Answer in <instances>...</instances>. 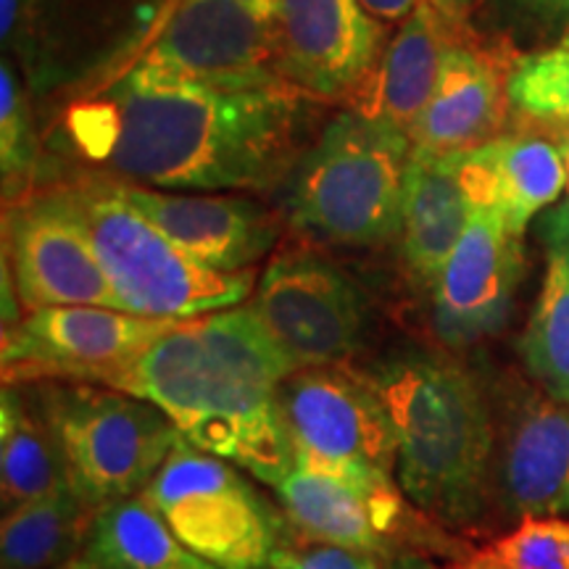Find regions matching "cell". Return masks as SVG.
<instances>
[{"label":"cell","mask_w":569,"mask_h":569,"mask_svg":"<svg viewBox=\"0 0 569 569\" xmlns=\"http://www.w3.org/2000/svg\"><path fill=\"white\" fill-rule=\"evenodd\" d=\"M559 151H561V159H565V169H567V193H569V132L565 134V138H561Z\"/></svg>","instance_id":"32"},{"label":"cell","mask_w":569,"mask_h":569,"mask_svg":"<svg viewBox=\"0 0 569 569\" xmlns=\"http://www.w3.org/2000/svg\"><path fill=\"white\" fill-rule=\"evenodd\" d=\"M280 411L298 467L393 480V427L369 375L346 365L298 369L280 386Z\"/></svg>","instance_id":"8"},{"label":"cell","mask_w":569,"mask_h":569,"mask_svg":"<svg viewBox=\"0 0 569 569\" xmlns=\"http://www.w3.org/2000/svg\"><path fill=\"white\" fill-rule=\"evenodd\" d=\"M451 569H569V517L519 519L515 530L467 553Z\"/></svg>","instance_id":"26"},{"label":"cell","mask_w":569,"mask_h":569,"mask_svg":"<svg viewBox=\"0 0 569 569\" xmlns=\"http://www.w3.org/2000/svg\"><path fill=\"white\" fill-rule=\"evenodd\" d=\"M457 32L459 27L448 24L436 6L425 0L409 19L401 21L369 80L351 98L353 111L382 119L411 134L430 103L446 48Z\"/></svg>","instance_id":"20"},{"label":"cell","mask_w":569,"mask_h":569,"mask_svg":"<svg viewBox=\"0 0 569 569\" xmlns=\"http://www.w3.org/2000/svg\"><path fill=\"white\" fill-rule=\"evenodd\" d=\"M38 169V138L32 111L21 90L17 71L9 61L0 67V174H3V203L24 201Z\"/></svg>","instance_id":"28"},{"label":"cell","mask_w":569,"mask_h":569,"mask_svg":"<svg viewBox=\"0 0 569 569\" xmlns=\"http://www.w3.org/2000/svg\"><path fill=\"white\" fill-rule=\"evenodd\" d=\"M188 549L219 569H267L280 553V515L240 467L180 440L140 493Z\"/></svg>","instance_id":"7"},{"label":"cell","mask_w":569,"mask_h":569,"mask_svg":"<svg viewBox=\"0 0 569 569\" xmlns=\"http://www.w3.org/2000/svg\"><path fill=\"white\" fill-rule=\"evenodd\" d=\"M274 569H386L377 553L343 549V546L319 543L315 549L277 553Z\"/></svg>","instance_id":"29"},{"label":"cell","mask_w":569,"mask_h":569,"mask_svg":"<svg viewBox=\"0 0 569 569\" xmlns=\"http://www.w3.org/2000/svg\"><path fill=\"white\" fill-rule=\"evenodd\" d=\"M77 569H219L174 536L159 511L140 496L98 511Z\"/></svg>","instance_id":"23"},{"label":"cell","mask_w":569,"mask_h":569,"mask_svg":"<svg viewBox=\"0 0 569 569\" xmlns=\"http://www.w3.org/2000/svg\"><path fill=\"white\" fill-rule=\"evenodd\" d=\"M272 24L259 0H180L132 67L222 90L277 88Z\"/></svg>","instance_id":"9"},{"label":"cell","mask_w":569,"mask_h":569,"mask_svg":"<svg viewBox=\"0 0 569 569\" xmlns=\"http://www.w3.org/2000/svg\"><path fill=\"white\" fill-rule=\"evenodd\" d=\"M69 569H77V567H71V565H69Z\"/></svg>","instance_id":"35"},{"label":"cell","mask_w":569,"mask_h":569,"mask_svg":"<svg viewBox=\"0 0 569 569\" xmlns=\"http://www.w3.org/2000/svg\"><path fill=\"white\" fill-rule=\"evenodd\" d=\"M457 159L472 206L493 209L517 238L567 190L559 146L540 134H498Z\"/></svg>","instance_id":"19"},{"label":"cell","mask_w":569,"mask_h":569,"mask_svg":"<svg viewBox=\"0 0 569 569\" xmlns=\"http://www.w3.org/2000/svg\"><path fill=\"white\" fill-rule=\"evenodd\" d=\"M430 3L436 6L438 13L448 21V24L465 30L469 17L480 9L482 0H430Z\"/></svg>","instance_id":"31"},{"label":"cell","mask_w":569,"mask_h":569,"mask_svg":"<svg viewBox=\"0 0 569 569\" xmlns=\"http://www.w3.org/2000/svg\"><path fill=\"white\" fill-rule=\"evenodd\" d=\"M122 311L193 319L230 309L253 293V272H219L196 261L119 193L117 180L71 184Z\"/></svg>","instance_id":"5"},{"label":"cell","mask_w":569,"mask_h":569,"mask_svg":"<svg viewBox=\"0 0 569 569\" xmlns=\"http://www.w3.org/2000/svg\"><path fill=\"white\" fill-rule=\"evenodd\" d=\"M98 509L74 488H59L3 511L0 561L3 569H63L80 557Z\"/></svg>","instance_id":"24"},{"label":"cell","mask_w":569,"mask_h":569,"mask_svg":"<svg viewBox=\"0 0 569 569\" xmlns=\"http://www.w3.org/2000/svg\"><path fill=\"white\" fill-rule=\"evenodd\" d=\"M369 377L393 427L403 496L446 522L478 519L496 461V422L478 380L432 353L396 356Z\"/></svg>","instance_id":"3"},{"label":"cell","mask_w":569,"mask_h":569,"mask_svg":"<svg viewBox=\"0 0 569 569\" xmlns=\"http://www.w3.org/2000/svg\"><path fill=\"white\" fill-rule=\"evenodd\" d=\"M38 407L67 459L71 488L98 511L140 496L182 440L156 403L117 388L48 382Z\"/></svg>","instance_id":"6"},{"label":"cell","mask_w":569,"mask_h":569,"mask_svg":"<svg viewBox=\"0 0 569 569\" xmlns=\"http://www.w3.org/2000/svg\"><path fill=\"white\" fill-rule=\"evenodd\" d=\"M546 3H551V6H557V9L569 11V0H546Z\"/></svg>","instance_id":"33"},{"label":"cell","mask_w":569,"mask_h":569,"mask_svg":"<svg viewBox=\"0 0 569 569\" xmlns=\"http://www.w3.org/2000/svg\"><path fill=\"white\" fill-rule=\"evenodd\" d=\"M274 59L301 96L353 98L386 51V27L361 0H277Z\"/></svg>","instance_id":"13"},{"label":"cell","mask_w":569,"mask_h":569,"mask_svg":"<svg viewBox=\"0 0 569 569\" xmlns=\"http://www.w3.org/2000/svg\"><path fill=\"white\" fill-rule=\"evenodd\" d=\"M274 490L290 522L319 543L382 553L401 528L403 490L393 480H356L296 465Z\"/></svg>","instance_id":"18"},{"label":"cell","mask_w":569,"mask_h":569,"mask_svg":"<svg viewBox=\"0 0 569 569\" xmlns=\"http://www.w3.org/2000/svg\"><path fill=\"white\" fill-rule=\"evenodd\" d=\"M69 469L38 403H27L13 386L3 388L0 403V493L3 511L67 488Z\"/></svg>","instance_id":"25"},{"label":"cell","mask_w":569,"mask_h":569,"mask_svg":"<svg viewBox=\"0 0 569 569\" xmlns=\"http://www.w3.org/2000/svg\"><path fill=\"white\" fill-rule=\"evenodd\" d=\"M509 103L528 122L569 127V48H549L515 59Z\"/></svg>","instance_id":"27"},{"label":"cell","mask_w":569,"mask_h":569,"mask_svg":"<svg viewBox=\"0 0 569 569\" xmlns=\"http://www.w3.org/2000/svg\"><path fill=\"white\" fill-rule=\"evenodd\" d=\"M511 63L501 53L469 40L467 30L453 34L430 103L409 134L411 148L427 156H448L472 151L498 138L511 109Z\"/></svg>","instance_id":"17"},{"label":"cell","mask_w":569,"mask_h":569,"mask_svg":"<svg viewBox=\"0 0 569 569\" xmlns=\"http://www.w3.org/2000/svg\"><path fill=\"white\" fill-rule=\"evenodd\" d=\"M540 238L546 272L519 338V356L543 393L569 407V201L553 203L543 213Z\"/></svg>","instance_id":"22"},{"label":"cell","mask_w":569,"mask_h":569,"mask_svg":"<svg viewBox=\"0 0 569 569\" xmlns=\"http://www.w3.org/2000/svg\"><path fill=\"white\" fill-rule=\"evenodd\" d=\"M6 256L21 309L106 306L122 309L71 188L6 206Z\"/></svg>","instance_id":"12"},{"label":"cell","mask_w":569,"mask_h":569,"mask_svg":"<svg viewBox=\"0 0 569 569\" xmlns=\"http://www.w3.org/2000/svg\"><path fill=\"white\" fill-rule=\"evenodd\" d=\"M117 184L119 193L174 246L219 272H253V264L280 238V224L272 213L248 198L190 196L119 180Z\"/></svg>","instance_id":"15"},{"label":"cell","mask_w":569,"mask_h":569,"mask_svg":"<svg viewBox=\"0 0 569 569\" xmlns=\"http://www.w3.org/2000/svg\"><path fill=\"white\" fill-rule=\"evenodd\" d=\"M298 101L290 84L222 90L130 67L71 134L122 182L156 190H267L293 167Z\"/></svg>","instance_id":"1"},{"label":"cell","mask_w":569,"mask_h":569,"mask_svg":"<svg viewBox=\"0 0 569 569\" xmlns=\"http://www.w3.org/2000/svg\"><path fill=\"white\" fill-rule=\"evenodd\" d=\"M180 319H153L106 306H48L3 327V380L92 382L109 377Z\"/></svg>","instance_id":"11"},{"label":"cell","mask_w":569,"mask_h":569,"mask_svg":"<svg viewBox=\"0 0 569 569\" xmlns=\"http://www.w3.org/2000/svg\"><path fill=\"white\" fill-rule=\"evenodd\" d=\"M425 0H361V6L372 13L377 21H403L415 13Z\"/></svg>","instance_id":"30"},{"label":"cell","mask_w":569,"mask_h":569,"mask_svg":"<svg viewBox=\"0 0 569 569\" xmlns=\"http://www.w3.org/2000/svg\"><path fill=\"white\" fill-rule=\"evenodd\" d=\"M248 303L296 372L346 365L365 340V298L332 261L306 248L272 256Z\"/></svg>","instance_id":"10"},{"label":"cell","mask_w":569,"mask_h":569,"mask_svg":"<svg viewBox=\"0 0 569 569\" xmlns=\"http://www.w3.org/2000/svg\"><path fill=\"white\" fill-rule=\"evenodd\" d=\"M63 569H69V567H63Z\"/></svg>","instance_id":"36"},{"label":"cell","mask_w":569,"mask_h":569,"mask_svg":"<svg viewBox=\"0 0 569 569\" xmlns=\"http://www.w3.org/2000/svg\"><path fill=\"white\" fill-rule=\"evenodd\" d=\"M398 569H411V561H409V565H403V567H398Z\"/></svg>","instance_id":"34"},{"label":"cell","mask_w":569,"mask_h":569,"mask_svg":"<svg viewBox=\"0 0 569 569\" xmlns=\"http://www.w3.org/2000/svg\"><path fill=\"white\" fill-rule=\"evenodd\" d=\"M522 277V238L488 206H472L467 230L432 284V327L448 348L480 343L509 322Z\"/></svg>","instance_id":"14"},{"label":"cell","mask_w":569,"mask_h":569,"mask_svg":"<svg viewBox=\"0 0 569 569\" xmlns=\"http://www.w3.org/2000/svg\"><path fill=\"white\" fill-rule=\"evenodd\" d=\"M469 201L457 153L427 156L411 148L403 193L401 253L417 282L436 284L440 269L467 230Z\"/></svg>","instance_id":"21"},{"label":"cell","mask_w":569,"mask_h":569,"mask_svg":"<svg viewBox=\"0 0 569 569\" xmlns=\"http://www.w3.org/2000/svg\"><path fill=\"white\" fill-rule=\"evenodd\" d=\"M409 161L407 132L353 109L338 113L290 174V222L338 246L401 238Z\"/></svg>","instance_id":"4"},{"label":"cell","mask_w":569,"mask_h":569,"mask_svg":"<svg viewBox=\"0 0 569 569\" xmlns=\"http://www.w3.org/2000/svg\"><path fill=\"white\" fill-rule=\"evenodd\" d=\"M493 480L511 517H569V407L549 393L511 398L496 432Z\"/></svg>","instance_id":"16"},{"label":"cell","mask_w":569,"mask_h":569,"mask_svg":"<svg viewBox=\"0 0 569 569\" xmlns=\"http://www.w3.org/2000/svg\"><path fill=\"white\" fill-rule=\"evenodd\" d=\"M293 372L246 301L180 319L103 386L156 403L188 443L277 488L296 467L280 411Z\"/></svg>","instance_id":"2"}]
</instances>
